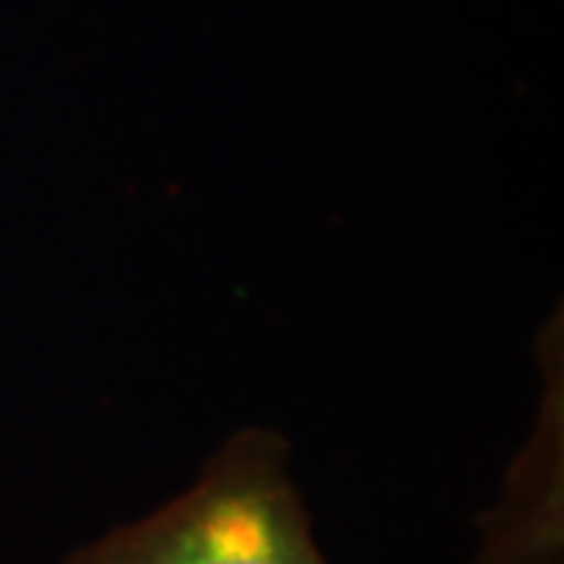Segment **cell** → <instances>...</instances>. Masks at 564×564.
<instances>
[{"label": "cell", "instance_id": "1", "mask_svg": "<svg viewBox=\"0 0 564 564\" xmlns=\"http://www.w3.org/2000/svg\"><path fill=\"white\" fill-rule=\"evenodd\" d=\"M61 564H329L295 477L289 436L232 430L192 484L151 511L73 545Z\"/></svg>", "mask_w": 564, "mask_h": 564}, {"label": "cell", "instance_id": "2", "mask_svg": "<svg viewBox=\"0 0 564 564\" xmlns=\"http://www.w3.org/2000/svg\"><path fill=\"white\" fill-rule=\"evenodd\" d=\"M540 399L533 423L505 464L492 502L474 521L464 564H564V314H545L533 345Z\"/></svg>", "mask_w": 564, "mask_h": 564}]
</instances>
